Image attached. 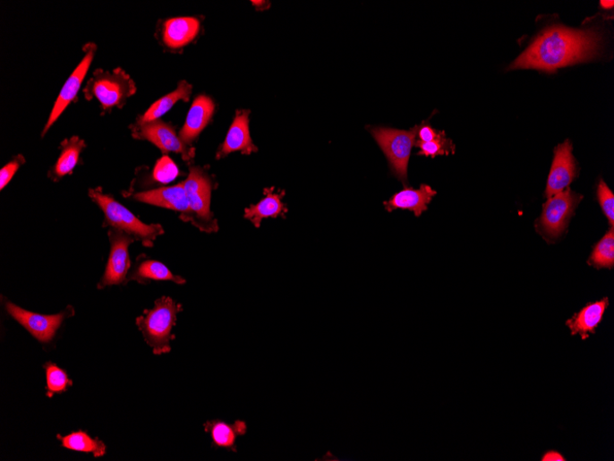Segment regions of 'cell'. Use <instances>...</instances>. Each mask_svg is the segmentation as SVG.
<instances>
[{"mask_svg":"<svg viewBox=\"0 0 614 461\" xmlns=\"http://www.w3.org/2000/svg\"><path fill=\"white\" fill-rule=\"evenodd\" d=\"M135 91V83L122 69L113 72L97 70L84 89L88 100L95 98L104 110L123 107Z\"/></svg>","mask_w":614,"mask_h":461,"instance_id":"obj_5","label":"cell"},{"mask_svg":"<svg viewBox=\"0 0 614 461\" xmlns=\"http://www.w3.org/2000/svg\"><path fill=\"white\" fill-rule=\"evenodd\" d=\"M5 308L15 320L41 343L51 342L64 320L74 315V309L72 306L55 315L33 313L9 302L6 303Z\"/></svg>","mask_w":614,"mask_h":461,"instance_id":"obj_8","label":"cell"},{"mask_svg":"<svg viewBox=\"0 0 614 461\" xmlns=\"http://www.w3.org/2000/svg\"><path fill=\"white\" fill-rule=\"evenodd\" d=\"M61 440L62 446L67 449L91 453L95 457H104L107 453V446L98 439L90 438L87 433L79 431L71 435L61 437L57 436Z\"/></svg>","mask_w":614,"mask_h":461,"instance_id":"obj_24","label":"cell"},{"mask_svg":"<svg viewBox=\"0 0 614 461\" xmlns=\"http://www.w3.org/2000/svg\"><path fill=\"white\" fill-rule=\"evenodd\" d=\"M610 305L608 298L588 303L572 318L566 321L570 330L571 337L579 336L584 341L590 338L591 335L596 334V329L601 323L605 312Z\"/></svg>","mask_w":614,"mask_h":461,"instance_id":"obj_15","label":"cell"},{"mask_svg":"<svg viewBox=\"0 0 614 461\" xmlns=\"http://www.w3.org/2000/svg\"><path fill=\"white\" fill-rule=\"evenodd\" d=\"M192 86L185 81L179 83L177 89L153 104L149 110L141 116L135 124H145L158 121L161 116L172 109L179 101L188 102L192 95Z\"/></svg>","mask_w":614,"mask_h":461,"instance_id":"obj_23","label":"cell"},{"mask_svg":"<svg viewBox=\"0 0 614 461\" xmlns=\"http://www.w3.org/2000/svg\"><path fill=\"white\" fill-rule=\"evenodd\" d=\"M583 200L570 188L557 193L543 205L542 214L539 221V227L542 235L550 238L559 237L566 230L576 208Z\"/></svg>","mask_w":614,"mask_h":461,"instance_id":"obj_7","label":"cell"},{"mask_svg":"<svg viewBox=\"0 0 614 461\" xmlns=\"http://www.w3.org/2000/svg\"><path fill=\"white\" fill-rule=\"evenodd\" d=\"M264 199L257 205L245 210V218L249 219L256 227H259L265 218L286 216V206L282 200L286 192H275L274 188L265 190Z\"/></svg>","mask_w":614,"mask_h":461,"instance_id":"obj_20","label":"cell"},{"mask_svg":"<svg viewBox=\"0 0 614 461\" xmlns=\"http://www.w3.org/2000/svg\"><path fill=\"white\" fill-rule=\"evenodd\" d=\"M183 311L182 304L163 296L155 303L153 309L145 311L143 316L136 319V325L155 354H167L172 350L170 343L175 339L173 329L178 313Z\"/></svg>","mask_w":614,"mask_h":461,"instance_id":"obj_3","label":"cell"},{"mask_svg":"<svg viewBox=\"0 0 614 461\" xmlns=\"http://www.w3.org/2000/svg\"><path fill=\"white\" fill-rule=\"evenodd\" d=\"M132 199L141 203L172 209L182 213L181 218L189 222L191 209L183 183L133 194Z\"/></svg>","mask_w":614,"mask_h":461,"instance_id":"obj_12","label":"cell"},{"mask_svg":"<svg viewBox=\"0 0 614 461\" xmlns=\"http://www.w3.org/2000/svg\"><path fill=\"white\" fill-rule=\"evenodd\" d=\"M24 163V157L22 155H18L14 157L12 161L6 164L2 171H0V188H2V190H4L9 184L15 174Z\"/></svg>","mask_w":614,"mask_h":461,"instance_id":"obj_30","label":"cell"},{"mask_svg":"<svg viewBox=\"0 0 614 461\" xmlns=\"http://www.w3.org/2000/svg\"><path fill=\"white\" fill-rule=\"evenodd\" d=\"M601 38L593 30L554 26L542 32L508 70H537L553 73L567 65L593 59Z\"/></svg>","mask_w":614,"mask_h":461,"instance_id":"obj_1","label":"cell"},{"mask_svg":"<svg viewBox=\"0 0 614 461\" xmlns=\"http://www.w3.org/2000/svg\"><path fill=\"white\" fill-rule=\"evenodd\" d=\"M214 112L215 104L211 98L200 95L195 98L179 135L184 144L192 145L202 130L208 126Z\"/></svg>","mask_w":614,"mask_h":461,"instance_id":"obj_16","label":"cell"},{"mask_svg":"<svg viewBox=\"0 0 614 461\" xmlns=\"http://www.w3.org/2000/svg\"><path fill=\"white\" fill-rule=\"evenodd\" d=\"M89 195L105 213V226L120 230L134 241H141L147 247H152L156 239L164 234V229L160 225L143 223L111 195L102 192L100 188L90 190Z\"/></svg>","mask_w":614,"mask_h":461,"instance_id":"obj_2","label":"cell"},{"mask_svg":"<svg viewBox=\"0 0 614 461\" xmlns=\"http://www.w3.org/2000/svg\"><path fill=\"white\" fill-rule=\"evenodd\" d=\"M437 192L427 184H422L420 189L405 187L395 193L388 201L384 202L387 211L409 210L414 212L416 217H421L428 209Z\"/></svg>","mask_w":614,"mask_h":461,"instance_id":"obj_17","label":"cell"},{"mask_svg":"<svg viewBox=\"0 0 614 461\" xmlns=\"http://www.w3.org/2000/svg\"><path fill=\"white\" fill-rule=\"evenodd\" d=\"M419 125L409 130L370 126L368 130L386 155L390 171L403 184H407V166L416 144Z\"/></svg>","mask_w":614,"mask_h":461,"instance_id":"obj_4","label":"cell"},{"mask_svg":"<svg viewBox=\"0 0 614 461\" xmlns=\"http://www.w3.org/2000/svg\"><path fill=\"white\" fill-rule=\"evenodd\" d=\"M204 431L209 433L213 445L218 448H226L236 452V440L247 434L246 422L237 420L228 423L221 420L209 421L203 424Z\"/></svg>","mask_w":614,"mask_h":461,"instance_id":"obj_19","label":"cell"},{"mask_svg":"<svg viewBox=\"0 0 614 461\" xmlns=\"http://www.w3.org/2000/svg\"><path fill=\"white\" fill-rule=\"evenodd\" d=\"M200 27L199 20L193 17L169 19L163 26V41L169 48H183L196 38Z\"/></svg>","mask_w":614,"mask_h":461,"instance_id":"obj_18","label":"cell"},{"mask_svg":"<svg viewBox=\"0 0 614 461\" xmlns=\"http://www.w3.org/2000/svg\"><path fill=\"white\" fill-rule=\"evenodd\" d=\"M186 192L191 217L189 222L204 233H217L218 225L211 212L212 181L203 169L191 167L183 183Z\"/></svg>","mask_w":614,"mask_h":461,"instance_id":"obj_6","label":"cell"},{"mask_svg":"<svg viewBox=\"0 0 614 461\" xmlns=\"http://www.w3.org/2000/svg\"><path fill=\"white\" fill-rule=\"evenodd\" d=\"M445 135V131L436 130L425 122L419 125L417 132L418 141L421 142H431Z\"/></svg>","mask_w":614,"mask_h":461,"instance_id":"obj_31","label":"cell"},{"mask_svg":"<svg viewBox=\"0 0 614 461\" xmlns=\"http://www.w3.org/2000/svg\"><path fill=\"white\" fill-rule=\"evenodd\" d=\"M47 373V392L48 397H53L56 393H62L71 387L73 382L68 379L66 373L58 368L55 364L47 363L45 366Z\"/></svg>","mask_w":614,"mask_h":461,"instance_id":"obj_26","label":"cell"},{"mask_svg":"<svg viewBox=\"0 0 614 461\" xmlns=\"http://www.w3.org/2000/svg\"><path fill=\"white\" fill-rule=\"evenodd\" d=\"M598 200L600 205L610 222L611 227L614 224V195L608 185L601 180L598 186Z\"/></svg>","mask_w":614,"mask_h":461,"instance_id":"obj_29","label":"cell"},{"mask_svg":"<svg viewBox=\"0 0 614 461\" xmlns=\"http://www.w3.org/2000/svg\"><path fill=\"white\" fill-rule=\"evenodd\" d=\"M542 461H567L566 457L558 450L550 449L545 451L542 457Z\"/></svg>","mask_w":614,"mask_h":461,"instance_id":"obj_32","label":"cell"},{"mask_svg":"<svg viewBox=\"0 0 614 461\" xmlns=\"http://www.w3.org/2000/svg\"><path fill=\"white\" fill-rule=\"evenodd\" d=\"M587 262L589 266L598 270H611L614 268L613 227H610L606 235L594 246Z\"/></svg>","mask_w":614,"mask_h":461,"instance_id":"obj_25","label":"cell"},{"mask_svg":"<svg viewBox=\"0 0 614 461\" xmlns=\"http://www.w3.org/2000/svg\"><path fill=\"white\" fill-rule=\"evenodd\" d=\"M108 235L110 238L111 252L106 273L98 286L99 289L126 283L131 268L128 249L134 239L128 235L120 232V230L114 228L109 229Z\"/></svg>","mask_w":614,"mask_h":461,"instance_id":"obj_10","label":"cell"},{"mask_svg":"<svg viewBox=\"0 0 614 461\" xmlns=\"http://www.w3.org/2000/svg\"><path fill=\"white\" fill-rule=\"evenodd\" d=\"M86 148L85 141L79 137L65 140L61 144V153L53 169L49 172V178L57 182L63 177L72 175L79 163L81 154Z\"/></svg>","mask_w":614,"mask_h":461,"instance_id":"obj_21","label":"cell"},{"mask_svg":"<svg viewBox=\"0 0 614 461\" xmlns=\"http://www.w3.org/2000/svg\"><path fill=\"white\" fill-rule=\"evenodd\" d=\"M600 5L603 10H611L614 6V3L612 0H610V2H608V0H601Z\"/></svg>","mask_w":614,"mask_h":461,"instance_id":"obj_33","label":"cell"},{"mask_svg":"<svg viewBox=\"0 0 614 461\" xmlns=\"http://www.w3.org/2000/svg\"><path fill=\"white\" fill-rule=\"evenodd\" d=\"M415 147H418L421 149L418 155L431 157L432 158L437 156L456 153V146L451 140L447 138V135L431 142L416 141Z\"/></svg>","mask_w":614,"mask_h":461,"instance_id":"obj_27","label":"cell"},{"mask_svg":"<svg viewBox=\"0 0 614 461\" xmlns=\"http://www.w3.org/2000/svg\"><path fill=\"white\" fill-rule=\"evenodd\" d=\"M179 175L180 172L176 164L167 156H164L157 162L153 172L154 179L161 184L173 182Z\"/></svg>","mask_w":614,"mask_h":461,"instance_id":"obj_28","label":"cell"},{"mask_svg":"<svg viewBox=\"0 0 614 461\" xmlns=\"http://www.w3.org/2000/svg\"><path fill=\"white\" fill-rule=\"evenodd\" d=\"M257 150L250 133V112L237 111L226 141L218 149L217 158H223L232 152L241 151L249 155Z\"/></svg>","mask_w":614,"mask_h":461,"instance_id":"obj_14","label":"cell"},{"mask_svg":"<svg viewBox=\"0 0 614 461\" xmlns=\"http://www.w3.org/2000/svg\"><path fill=\"white\" fill-rule=\"evenodd\" d=\"M85 55L78 67L75 69L70 78L67 79L63 86L56 101L54 105L53 110L50 114L48 121L42 132V137H45L52 127V125L58 120L64 111L70 106L78 95V92L83 83V81L90 70L91 62L94 58L97 47L93 43L87 44L83 48Z\"/></svg>","mask_w":614,"mask_h":461,"instance_id":"obj_11","label":"cell"},{"mask_svg":"<svg viewBox=\"0 0 614 461\" xmlns=\"http://www.w3.org/2000/svg\"><path fill=\"white\" fill-rule=\"evenodd\" d=\"M136 281L141 284H148L153 281H172L178 285L186 283L185 279L175 276L170 270L163 265L162 262L145 259L138 261L132 273L127 277L128 281Z\"/></svg>","mask_w":614,"mask_h":461,"instance_id":"obj_22","label":"cell"},{"mask_svg":"<svg viewBox=\"0 0 614 461\" xmlns=\"http://www.w3.org/2000/svg\"><path fill=\"white\" fill-rule=\"evenodd\" d=\"M132 130L134 139L149 141L164 152L181 154L186 161L192 160L194 157V149L184 144L175 128L168 124L158 120L145 124H135Z\"/></svg>","mask_w":614,"mask_h":461,"instance_id":"obj_9","label":"cell"},{"mask_svg":"<svg viewBox=\"0 0 614 461\" xmlns=\"http://www.w3.org/2000/svg\"><path fill=\"white\" fill-rule=\"evenodd\" d=\"M572 149L571 143L567 141L555 150L553 166L545 190L548 199L568 188L576 176L577 169Z\"/></svg>","mask_w":614,"mask_h":461,"instance_id":"obj_13","label":"cell"}]
</instances>
